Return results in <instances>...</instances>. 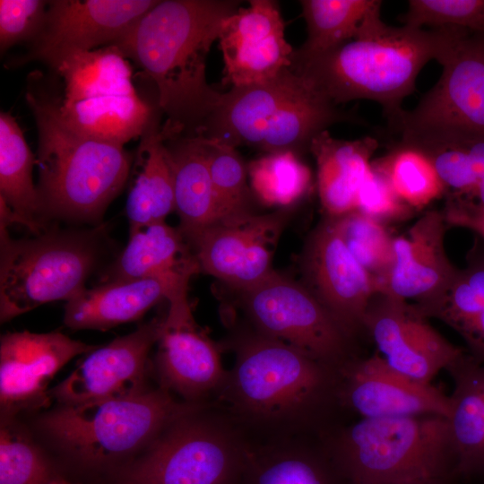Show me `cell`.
<instances>
[{
    "label": "cell",
    "instance_id": "obj_1",
    "mask_svg": "<svg viewBox=\"0 0 484 484\" xmlns=\"http://www.w3.org/2000/svg\"><path fill=\"white\" fill-rule=\"evenodd\" d=\"M238 8L229 0L159 1L111 44L154 83L169 135H199L216 108L221 93L207 82L206 57Z\"/></svg>",
    "mask_w": 484,
    "mask_h": 484
},
{
    "label": "cell",
    "instance_id": "obj_2",
    "mask_svg": "<svg viewBox=\"0 0 484 484\" xmlns=\"http://www.w3.org/2000/svg\"><path fill=\"white\" fill-rule=\"evenodd\" d=\"M380 11L364 22L352 39L293 60L290 68L336 106L360 99L379 103L393 129L421 69L431 60L441 64L470 32L453 27H393L382 21Z\"/></svg>",
    "mask_w": 484,
    "mask_h": 484
},
{
    "label": "cell",
    "instance_id": "obj_3",
    "mask_svg": "<svg viewBox=\"0 0 484 484\" xmlns=\"http://www.w3.org/2000/svg\"><path fill=\"white\" fill-rule=\"evenodd\" d=\"M219 398L247 435L298 437L338 398L339 370L256 331L239 335ZM249 437V436H248Z\"/></svg>",
    "mask_w": 484,
    "mask_h": 484
},
{
    "label": "cell",
    "instance_id": "obj_4",
    "mask_svg": "<svg viewBox=\"0 0 484 484\" xmlns=\"http://www.w3.org/2000/svg\"><path fill=\"white\" fill-rule=\"evenodd\" d=\"M26 100L38 128L37 188L45 218L100 224L127 180L130 155L123 145L68 126L51 97L29 90Z\"/></svg>",
    "mask_w": 484,
    "mask_h": 484
},
{
    "label": "cell",
    "instance_id": "obj_5",
    "mask_svg": "<svg viewBox=\"0 0 484 484\" xmlns=\"http://www.w3.org/2000/svg\"><path fill=\"white\" fill-rule=\"evenodd\" d=\"M355 119L287 68L265 82L221 93L199 135L234 148L298 155L332 125Z\"/></svg>",
    "mask_w": 484,
    "mask_h": 484
},
{
    "label": "cell",
    "instance_id": "obj_6",
    "mask_svg": "<svg viewBox=\"0 0 484 484\" xmlns=\"http://www.w3.org/2000/svg\"><path fill=\"white\" fill-rule=\"evenodd\" d=\"M324 447L348 484L459 480L447 419L437 415L362 418Z\"/></svg>",
    "mask_w": 484,
    "mask_h": 484
},
{
    "label": "cell",
    "instance_id": "obj_7",
    "mask_svg": "<svg viewBox=\"0 0 484 484\" xmlns=\"http://www.w3.org/2000/svg\"><path fill=\"white\" fill-rule=\"evenodd\" d=\"M204 406L203 402H176L164 388L145 390L62 405L48 412L41 425L68 455L97 467L148 447L175 420Z\"/></svg>",
    "mask_w": 484,
    "mask_h": 484
},
{
    "label": "cell",
    "instance_id": "obj_8",
    "mask_svg": "<svg viewBox=\"0 0 484 484\" xmlns=\"http://www.w3.org/2000/svg\"><path fill=\"white\" fill-rule=\"evenodd\" d=\"M62 80L52 97L61 119L82 134L125 145L142 136L161 109L139 96L132 67L114 46L72 55L51 68Z\"/></svg>",
    "mask_w": 484,
    "mask_h": 484
},
{
    "label": "cell",
    "instance_id": "obj_9",
    "mask_svg": "<svg viewBox=\"0 0 484 484\" xmlns=\"http://www.w3.org/2000/svg\"><path fill=\"white\" fill-rule=\"evenodd\" d=\"M207 408L164 429L123 473V483L241 484L253 443L229 414Z\"/></svg>",
    "mask_w": 484,
    "mask_h": 484
},
{
    "label": "cell",
    "instance_id": "obj_10",
    "mask_svg": "<svg viewBox=\"0 0 484 484\" xmlns=\"http://www.w3.org/2000/svg\"><path fill=\"white\" fill-rule=\"evenodd\" d=\"M0 220V319L7 322L45 303L66 300L85 289L98 258L93 232L46 229L13 239Z\"/></svg>",
    "mask_w": 484,
    "mask_h": 484
},
{
    "label": "cell",
    "instance_id": "obj_11",
    "mask_svg": "<svg viewBox=\"0 0 484 484\" xmlns=\"http://www.w3.org/2000/svg\"><path fill=\"white\" fill-rule=\"evenodd\" d=\"M440 65L437 82L393 127L401 142L484 139V36L469 33Z\"/></svg>",
    "mask_w": 484,
    "mask_h": 484
},
{
    "label": "cell",
    "instance_id": "obj_12",
    "mask_svg": "<svg viewBox=\"0 0 484 484\" xmlns=\"http://www.w3.org/2000/svg\"><path fill=\"white\" fill-rule=\"evenodd\" d=\"M240 292L255 331L337 370L350 361L351 337L304 284L273 271Z\"/></svg>",
    "mask_w": 484,
    "mask_h": 484
},
{
    "label": "cell",
    "instance_id": "obj_13",
    "mask_svg": "<svg viewBox=\"0 0 484 484\" xmlns=\"http://www.w3.org/2000/svg\"><path fill=\"white\" fill-rule=\"evenodd\" d=\"M363 327L392 368L421 383L431 384L467 353L440 334L413 304L384 291L371 298Z\"/></svg>",
    "mask_w": 484,
    "mask_h": 484
},
{
    "label": "cell",
    "instance_id": "obj_14",
    "mask_svg": "<svg viewBox=\"0 0 484 484\" xmlns=\"http://www.w3.org/2000/svg\"><path fill=\"white\" fill-rule=\"evenodd\" d=\"M288 208L218 220L184 236L200 271L239 291L268 277L274 271L273 244L287 220Z\"/></svg>",
    "mask_w": 484,
    "mask_h": 484
},
{
    "label": "cell",
    "instance_id": "obj_15",
    "mask_svg": "<svg viewBox=\"0 0 484 484\" xmlns=\"http://www.w3.org/2000/svg\"><path fill=\"white\" fill-rule=\"evenodd\" d=\"M158 2L48 1L43 24L22 61L39 60L53 68L72 55L111 45Z\"/></svg>",
    "mask_w": 484,
    "mask_h": 484
},
{
    "label": "cell",
    "instance_id": "obj_16",
    "mask_svg": "<svg viewBox=\"0 0 484 484\" xmlns=\"http://www.w3.org/2000/svg\"><path fill=\"white\" fill-rule=\"evenodd\" d=\"M304 285L352 337L360 329L376 281L348 250L331 218L310 234L302 255Z\"/></svg>",
    "mask_w": 484,
    "mask_h": 484
},
{
    "label": "cell",
    "instance_id": "obj_17",
    "mask_svg": "<svg viewBox=\"0 0 484 484\" xmlns=\"http://www.w3.org/2000/svg\"><path fill=\"white\" fill-rule=\"evenodd\" d=\"M278 3L251 0L223 22L219 44L222 83L242 87L265 82L291 67L294 48L285 38Z\"/></svg>",
    "mask_w": 484,
    "mask_h": 484
},
{
    "label": "cell",
    "instance_id": "obj_18",
    "mask_svg": "<svg viewBox=\"0 0 484 484\" xmlns=\"http://www.w3.org/2000/svg\"><path fill=\"white\" fill-rule=\"evenodd\" d=\"M163 316L99 347L54 388L50 398L62 405L126 396L145 391L148 355L157 343Z\"/></svg>",
    "mask_w": 484,
    "mask_h": 484
},
{
    "label": "cell",
    "instance_id": "obj_19",
    "mask_svg": "<svg viewBox=\"0 0 484 484\" xmlns=\"http://www.w3.org/2000/svg\"><path fill=\"white\" fill-rule=\"evenodd\" d=\"M99 346L71 339L59 332L7 333L0 340V402L4 413L48 406V386L74 357Z\"/></svg>",
    "mask_w": 484,
    "mask_h": 484
},
{
    "label": "cell",
    "instance_id": "obj_20",
    "mask_svg": "<svg viewBox=\"0 0 484 484\" xmlns=\"http://www.w3.org/2000/svg\"><path fill=\"white\" fill-rule=\"evenodd\" d=\"M157 344L156 368L164 389L189 402L219 394L228 371L217 346L195 324L187 299L169 303Z\"/></svg>",
    "mask_w": 484,
    "mask_h": 484
},
{
    "label": "cell",
    "instance_id": "obj_21",
    "mask_svg": "<svg viewBox=\"0 0 484 484\" xmlns=\"http://www.w3.org/2000/svg\"><path fill=\"white\" fill-rule=\"evenodd\" d=\"M339 375L338 399L362 418L449 416L450 396L394 370L379 355L350 360Z\"/></svg>",
    "mask_w": 484,
    "mask_h": 484
},
{
    "label": "cell",
    "instance_id": "obj_22",
    "mask_svg": "<svg viewBox=\"0 0 484 484\" xmlns=\"http://www.w3.org/2000/svg\"><path fill=\"white\" fill-rule=\"evenodd\" d=\"M448 224L443 211L423 213L406 233L393 237L391 268L378 291L423 311L433 304L456 273L445 248Z\"/></svg>",
    "mask_w": 484,
    "mask_h": 484
},
{
    "label": "cell",
    "instance_id": "obj_23",
    "mask_svg": "<svg viewBox=\"0 0 484 484\" xmlns=\"http://www.w3.org/2000/svg\"><path fill=\"white\" fill-rule=\"evenodd\" d=\"M192 275L175 274L103 282L66 302L64 323L73 330L106 331L141 319L163 299L187 298Z\"/></svg>",
    "mask_w": 484,
    "mask_h": 484
},
{
    "label": "cell",
    "instance_id": "obj_24",
    "mask_svg": "<svg viewBox=\"0 0 484 484\" xmlns=\"http://www.w3.org/2000/svg\"><path fill=\"white\" fill-rule=\"evenodd\" d=\"M378 145L371 136L341 140L333 138L328 130L312 140L309 152L316 161L318 194L326 217L356 210L359 190Z\"/></svg>",
    "mask_w": 484,
    "mask_h": 484
},
{
    "label": "cell",
    "instance_id": "obj_25",
    "mask_svg": "<svg viewBox=\"0 0 484 484\" xmlns=\"http://www.w3.org/2000/svg\"><path fill=\"white\" fill-rule=\"evenodd\" d=\"M454 381L447 419L459 479L483 477L484 364L467 353L447 369Z\"/></svg>",
    "mask_w": 484,
    "mask_h": 484
},
{
    "label": "cell",
    "instance_id": "obj_26",
    "mask_svg": "<svg viewBox=\"0 0 484 484\" xmlns=\"http://www.w3.org/2000/svg\"><path fill=\"white\" fill-rule=\"evenodd\" d=\"M37 162L23 132L9 112L0 113V220L19 223L34 235L48 228L32 169Z\"/></svg>",
    "mask_w": 484,
    "mask_h": 484
},
{
    "label": "cell",
    "instance_id": "obj_27",
    "mask_svg": "<svg viewBox=\"0 0 484 484\" xmlns=\"http://www.w3.org/2000/svg\"><path fill=\"white\" fill-rule=\"evenodd\" d=\"M197 260L181 230L158 221L129 232V240L104 273L103 282L193 275Z\"/></svg>",
    "mask_w": 484,
    "mask_h": 484
},
{
    "label": "cell",
    "instance_id": "obj_28",
    "mask_svg": "<svg viewBox=\"0 0 484 484\" xmlns=\"http://www.w3.org/2000/svg\"><path fill=\"white\" fill-rule=\"evenodd\" d=\"M174 184V211L184 236L219 220L209 169L208 153L202 135L165 138Z\"/></svg>",
    "mask_w": 484,
    "mask_h": 484
},
{
    "label": "cell",
    "instance_id": "obj_29",
    "mask_svg": "<svg viewBox=\"0 0 484 484\" xmlns=\"http://www.w3.org/2000/svg\"><path fill=\"white\" fill-rule=\"evenodd\" d=\"M241 484H348L324 447L298 437L253 443Z\"/></svg>",
    "mask_w": 484,
    "mask_h": 484
},
{
    "label": "cell",
    "instance_id": "obj_30",
    "mask_svg": "<svg viewBox=\"0 0 484 484\" xmlns=\"http://www.w3.org/2000/svg\"><path fill=\"white\" fill-rule=\"evenodd\" d=\"M160 120L141 136L140 169L125 203L129 232L164 221L174 211L173 173Z\"/></svg>",
    "mask_w": 484,
    "mask_h": 484
},
{
    "label": "cell",
    "instance_id": "obj_31",
    "mask_svg": "<svg viewBox=\"0 0 484 484\" xmlns=\"http://www.w3.org/2000/svg\"><path fill=\"white\" fill-rule=\"evenodd\" d=\"M307 22L305 43L294 49L293 60L306 59L337 48L358 34L364 22L381 10L376 0H302Z\"/></svg>",
    "mask_w": 484,
    "mask_h": 484
},
{
    "label": "cell",
    "instance_id": "obj_32",
    "mask_svg": "<svg viewBox=\"0 0 484 484\" xmlns=\"http://www.w3.org/2000/svg\"><path fill=\"white\" fill-rule=\"evenodd\" d=\"M400 199L412 210H422L446 195L430 159L418 147L400 142L385 156L373 160Z\"/></svg>",
    "mask_w": 484,
    "mask_h": 484
},
{
    "label": "cell",
    "instance_id": "obj_33",
    "mask_svg": "<svg viewBox=\"0 0 484 484\" xmlns=\"http://www.w3.org/2000/svg\"><path fill=\"white\" fill-rule=\"evenodd\" d=\"M477 242L439 298L420 313L459 333L484 309V242Z\"/></svg>",
    "mask_w": 484,
    "mask_h": 484
},
{
    "label": "cell",
    "instance_id": "obj_34",
    "mask_svg": "<svg viewBox=\"0 0 484 484\" xmlns=\"http://www.w3.org/2000/svg\"><path fill=\"white\" fill-rule=\"evenodd\" d=\"M251 187L268 206L290 207L307 192L309 169L291 151L264 153L247 166Z\"/></svg>",
    "mask_w": 484,
    "mask_h": 484
},
{
    "label": "cell",
    "instance_id": "obj_35",
    "mask_svg": "<svg viewBox=\"0 0 484 484\" xmlns=\"http://www.w3.org/2000/svg\"><path fill=\"white\" fill-rule=\"evenodd\" d=\"M331 219L348 250L380 290L393 263V237L385 224L357 210Z\"/></svg>",
    "mask_w": 484,
    "mask_h": 484
},
{
    "label": "cell",
    "instance_id": "obj_36",
    "mask_svg": "<svg viewBox=\"0 0 484 484\" xmlns=\"http://www.w3.org/2000/svg\"><path fill=\"white\" fill-rule=\"evenodd\" d=\"M203 139L219 220L251 213L247 208V167L242 157L232 146Z\"/></svg>",
    "mask_w": 484,
    "mask_h": 484
},
{
    "label": "cell",
    "instance_id": "obj_37",
    "mask_svg": "<svg viewBox=\"0 0 484 484\" xmlns=\"http://www.w3.org/2000/svg\"><path fill=\"white\" fill-rule=\"evenodd\" d=\"M54 474L33 443L10 421L0 430V484H48Z\"/></svg>",
    "mask_w": 484,
    "mask_h": 484
},
{
    "label": "cell",
    "instance_id": "obj_38",
    "mask_svg": "<svg viewBox=\"0 0 484 484\" xmlns=\"http://www.w3.org/2000/svg\"><path fill=\"white\" fill-rule=\"evenodd\" d=\"M402 22L413 28L453 27L484 36V0H411Z\"/></svg>",
    "mask_w": 484,
    "mask_h": 484
},
{
    "label": "cell",
    "instance_id": "obj_39",
    "mask_svg": "<svg viewBox=\"0 0 484 484\" xmlns=\"http://www.w3.org/2000/svg\"><path fill=\"white\" fill-rule=\"evenodd\" d=\"M406 143L418 147L430 159L445 186L447 197H464L473 191L479 177L461 143L453 141Z\"/></svg>",
    "mask_w": 484,
    "mask_h": 484
},
{
    "label": "cell",
    "instance_id": "obj_40",
    "mask_svg": "<svg viewBox=\"0 0 484 484\" xmlns=\"http://www.w3.org/2000/svg\"><path fill=\"white\" fill-rule=\"evenodd\" d=\"M48 1H0V49H7L20 42L32 41L39 31L46 15Z\"/></svg>",
    "mask_w": 484,
    "mask_h": 484
},
{
    "label": "cell",
    "instance_id": "obj_41",
    "mask_svg": "<svg viewBox=\"0 0 484 484\" xmlns=\"http://www.w3.org/2000/svg\"><path fill=\"white\" fill-rule=\"evenodd\" d=\"M356 210L385 225L405 220L414 212L400 199L385 177L372 163L359 190Z\"/></svg>",
    "mask_w": 484,
    "mask_h": 484
},
{
    "label": "cell",
    "instance_id": "obj_42",
    "mask_svg": "<svg viewBox=\"0 0 484 484\" xmlns=\"http://www.w3.org/2000/svg\"><path fill=\"white\" fill-rule=\"evenodd\" d=\"M448 226L470 229L484 242V210L457 197H447L443 210Z\"/></svg>",
    "mask_w": 484,
    "mask_h": 484
},
{
    "label": "cell",
    "instance_id": "obj_43",
    "mask_svg": "<svg viewBox=\"0 0 484 484\" xmlns=\"http://www.w3.org/2000/svg\"><path fill=\"white\" fill-rule=\"evenodd\" d=\"M458 333L464 340L468 353L484 364V309Z\"/></svg>",
    "mask_w": 484,
    "mask_h": 484
},
{
    "label": "cell",
    "instance_id": "obj_44",
    "mask_svg": "<svg viewBox=\"0 0 484 484\" xmlns=\"http://www.w3.org/2000/svg\"><path fill=\"white\" fill-rule=\"evenodd\" d=\"M461 198L484 210V175L480 178L473 191L469 195Z\"/></svg>",
    "mask_w": 484,
    "mask_h": 484
},
{
    "label": "cell",
    "instance_id": "obj_45",
    "mask_svg": "<svg viewBox=\"0 0 484 484\" xmlns=\"http://www.w3.org/2000/svg\"><path fill=\"white\" fill-rule=\"evenodd\" d=\"M48 484H73V483L68 482L67 480L60 477L54 476Z\"/></svg>",
    "mask_w": 484,
    "mask_h": 484
},
{
    "label": "cell",
    "instance_id": "obj_46",
    "mask_svg": "<svg viewBox=\"0 0 484 484\" xmlns=\"http://www.w3.org/2000/svg\"><path fill=\"white\" fill-rule=\"evenodd\" d=\"M456 480H456V479H444V480H437L434 484H454V482Z\"/></svg>",
    "mask_w": 484,
    "mask_h": 484
},
{
    "label": "cell",
    "instance_id": "obj_47",
    "mask_svg": "<svg viewBox=\"0 0 484 484\" xmlns=\"http://www.w3.org/2000/svg\"><path fill=\"white\" fill-rule=\"evenodd\" d=\"M483 477H484V458H483Z\"/></svg>",
    "mask_w": 484,
    "mask_h": 484
}]
</instances>
